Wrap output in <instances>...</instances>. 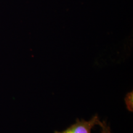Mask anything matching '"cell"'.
I'll return each instance as SVG.
<instances>
[{"label":"cell","mask_w":133,"mask_h":133,"mask_svg":"<svg viewBox=\"0 0 133 133\" xmlns=\"http://www.w3.org/2000/svg\"><path fill=\"white\" fill-rule=\"evenodd\" d=\"M125 103L128 110L132 112V91L128 92L126 95Z\"/></svg>","instance_id":"obj_2"},{"label":"cell","mask_w":133,"mask_h":133,"mask_svg":"<svg viewBox=\"0 0 133 133\" xmlns=\"http://www.w3.org/2000/svg\"><path fill=\"white\" fill-rule=\"evenodd\" d=\"M99 126L101 128V133H112L111 132V129L110 126L108 125L107 122L105 121H102L100 123Z\"/></svg>","instance_id":"obj_3"},{"label":"cell","mask_w":133,"mask_h":133,"mask_svg":"<svg viewBox=\"0 0 133 133\" xmlns=\"http://www.w3.org/2000/svg\"><path fill=\"white\" fill-rule=\"evenodd\" d=\"M101 121L97 115H96L90 120L86 121L82 119H76L75 123L71 124L64 131L59 132L55 131L54 133H91V130L94 126L99 125Z\"/></svg>","instance_id":"obj_1"}]
</instances>
